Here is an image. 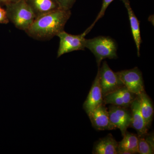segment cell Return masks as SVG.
Here are the masks:
<instances>
[{
	"label": "cell",
	"instance_id": "30bf717a",
	"mask_svg": "<svg viewBox=\"0 0 154 154\" xmlns=\"http://www.w3.org/2000/svg\"><path fill=\"white\" fill-rule=\"evenodd\" d=\"M103 104V95L99 82V73L98 71L87 99L83 104V108L88 115L96 107Z\"/></svg>",
	"mask_w": 154,
	"mask_h": 154
},
{
	"label": "cell",
	"instance_id": "ac0fdd59",
	"mask_svg": "<svg viewBox=\"0 0 154 154\" xmlns=\"http://www.w3.org/2000/svg\"><path fill=\"white\" fill-rule=\"evenodd\" d=\"M113 1H114V0H103V2H102L101 10H100V12H99V14L97 15V17H96V19L94 20V22H93V24H92L89 28H87L84 33H82L85 36H86V35L91 31V29L94 27V25H95L96 22H98L99 19H101V18L104 16L106 9H107V8H108L109 5H110Z\"/></svg>",
	"mask_w": 154,
	"mask_h": 154
},
{
	"label": "cell",
	"instance_id": "5bb4252c",
	"mask_svg": "<svg viewBox=\"0 0 154 154\" xmlns=\"http://www.w3.org/2000/svg\"><path fill=\"white\" fill-rule=\"evenodd\" d=\"M118 143L112 134L101 139L95 143L93 149L94 154H118Z\"/></svg>",
	"mask_w": 154,
	"mask_h": 154
},
{
	"label": "cell",
	"instance_id": "277c9868",
	"mask_svg": "<svg viewBox=\"0 0 154 154\" xmlns=\"http://www.w3.org/2000/svg\"><path fill=\"white\" fill-rule=\"evenodd\" d=\"M98 68L103 97L124 86L118 74L110 68L106 61L103 62L100 68Z\"/></svg>",
	"mask_w": 154,
	"mask_h": 154
},
{
	"label": "cell",
	"instance_id": "d6986e66",
	"mask_svg": "<svg viewBox=\"0 0 154 154\" xmlns=\"http://www.w3.org/2000/svg\"><path fill=\"white\" fill-rule=\"evenodd\" d=\"M60 9L70 10L76 0H57Z\"/></svg>",
	"mask_w": 154,
	"mask_h": 154
},
{
	"label": "cell",
	"instance_id": "6da1fadb",
	"mask_svg": "<svg viewBox=\"0 0 154 154\" xmlns=\"http://www.w3.org/2000/svg\"><path fill=\"white\" fill-rule=\"evenodd\" d=\"M71 16L70 10L60 9L50 12L35 19L25 33L36 40H49L64 30Z\"/></svg>",
	"mask_w": 154,
	"mask_h": 154
},
{
	"label": "cell",
	"instance_id": "ffe728a7",
	"mask_svg": "<svg viewBox=\"0 0 154 154\" xmlns=\"http://www.w3.org/2000/svg\"><path fill=\"white\" fill-rule=\"evenodd\" d=\"M9 22L5 9L0 6V24H7Z\"/></svg>",
	"mask_w": 154,
	"mask_h": 154
},
{
	"label": "cell",
	"instance_id": "52a82bcc",
	"mask_svg": "<svg viewBox=\"0 0 154 154\" xmlns=\"http://www.w3.org/2000/svg\"><path fill=\"white\" fill-rule=\"evenodd\" d=\"M110 122L116 128L121 131L124 136L131 122V112L127 107L112 105L108 110Z\"/></svg>",
	"mask_w": 154,
	"mask_h": 154
},
{
	"label": "cell",
	"instance_id": "9c48e42d",
	"mask_svg": "<svg viewBox=\"0 0 154 154\" xmlns=\"http://www.w3.org/2000/svg\"><path fill=\"white\" fill-rule=\"evenodd\" d=\"M94 128L99 131L116 129L110 122L109 113L105 104L99 105L88 115Z\"/></svg>",
	"mask_w": 154,
	"mask_h": 154
},
{
	"label": "cell",
	"instance_id": "2e32d148",
	"mask_svg": "<svg viewBox=\"0 0 154 154\" xmlns=\"http://www.w3.org/2000/svg\"><path fill=\"white\" fill-rule=\"evenodd\" d=\"M138 96L140 98L141 111L149 128L153 119V105L151 99L146 94L145 91Z\"/></svg>",
	"mask_w": 154,
	"mask_h": 154
},
{
	"label": "cell",
	"instance_id": "7402d4cb",
	"mask_svg": "<svg viewBox=\"0 0 154 154\" xmlns=\"http://www.w3.org/2000/svg\"><path fill=\"white\" fill-rule=\"evenodd\" d=\"M6 4L5 0H0V6L5 5Z\"/></svg>",
	"mask_w": 154,
	"mask_h": 154
},
{
	"label": "cell",
	"instance_id": "5b68a950",
	"mask_svg": "<svg viewBox=\"0 0 154 154\" xmlns=\"http://www.w3.org/2000/svg\"><path fill=\"white\" fill-rule=\"evenodd\" d=\"M57 36L60 39L57 58L65 54L76 51L85 50V48L86 38L83 33L80 35H72L63 30Z\"/></svg>",
	"mask_w": 154,
	"mask_h": 154
},
{
	"label": "cell",
	"instance_id": "3957f363",
	"mask_svg": "<svg viewBox=\"0 0 154 154\" xmlns=\"http://www.w3.org/2000/svg\"><path fill=\"white\" fill-rule=\"evenodd\" d=\"M85 47L94 54L98 67H100L103 60L117 58V44L114 39L109 36H99L86 39Z\"/></svg>",
	"mask_w": 154,
	"mask_h": 154
},
{
	"label": "cell",
	"instance_id": "8992f818",
	"mask_svg": "<svg viewBox=\"0 0 154 154\" xmlns=\"http://www.w3.org/2000/svg\"><path fill=\"white\" fill-rule=\"evenodd\" d=\"M123 85L130 91L138 96L144 92L141 72L137 67L117 72Z\"/></svg>",
	"mask_w": 154,
	"mask_h": 154
},
{
	"label": "cell",
	"instance_id": "9a60e30c",
	"mask_svg": "<svg viewBox=\"0 0 154 154\" xmlns=\"http://www.w3.org/2000/svg\"><path fill=\"white\" fill-rule=\"evenodd\" d=\"M123 138L118 143L119 154L138 153V137L126 131Z\"/></svg>",
	"mask_w": 154,
	"mask_h": 154
},
{
	"label": "cell",
	"instance_id": "7c38bea8",
	"mask_svg": "<svg viewBox=\"0 0 154 154\" xmlns=\"http://www.w3.org/2000/svg\"><path fill=\"white\" fill-rule=\"evenodd\" d=\"M33 11L35 19L60 9L57 0H24Z\"/></svg>",
	"mask_w": 154,
	"mask_h": 154
},
{
	"label": "cell",
	"instance_id": "7a4b0ae2",
	"mask_svg": "<svg viewBox=\"0 0 154 154\" xmlns=\"http://www.w3.org/2000/svg\"><path fill=\"white\" fill-rule=\"evenodd\" d=\"M5 6L9 22L19 30L26 31L35 19L33 11L24 0L8 3Z\"/></svg>",
	"mask_w": 154,
	"mask_h": 154
},
{
	"label": "cell",
	"instance_id": "8fae6325",
	"mask_svg": "<svg viewBox=\"0 0 154 154\" xmlns=\"http://www.w3.org/2000/svg\"><path fill=\"white\" fill-rule=\"evenodd\" d=\"M130 107L131 109V122L130 126L136 131L138 136H142L147 134L149 128L141 111L139 96H137Z\"/></svg>",
	"mask_w": 154,
	"mask_h": 154
},
{
	"label": "cell",
	"instance_id": "44dd1931",
	"mask_svg": "<svg viewBox=\"0 0 154 154\" xmlns=\"http://www.w3.org/2000/svg\"><path fill=\"white\" fill-rule=\"evenodd\" d=\"M5 1L6 3L8 4V3H9L16 2H18V1H20V0H5Z\"/></svg>",
	"mask_w": 154,
	"mask_h": 154
},
{
	"label": "cell",
	"instance_id": "4fadbf2b",
	"mask_svg": "<svg viewBox=\"0 0 154 154\" xmlns=\"http://www.w3.org/2000/svg\"><path fill=\"white\" fill-rule=\"evenodd\" d=\"M124 3L125 6L127 10L128 14L130 24L133 37L136 46L137 56H140V47L142 41L141 37L140 22L135 15L134 12L130 5L129 0H121Z\"/></svg>",
	"mask_w": 154,
	"mask_h": 154
},
{
	"label": "cell",
	"instance_id": "e0dca14e",
	"mask_svg": "<svg viewBox=\"0 0 154 154\" xmlns=\"http://www.w3.org/2000/svg\"><path fill=\"white\" fill-rule=\"evenodd\" d=\"M138 137V153L140 154H153L154 143L153 135H148L145 138Z\"/></svg>",
	"mask_w": 154,
	"mask_h": 154
},
{
	"label": "cell",
	"instance_id": "ba28073f",
	"mask_svg": "<svg viewBox=\"0 0 154 154\" xmlns=\"http://www.w3.org/2000/svg\"><path fill=\"white\" fill-rule=\"evenodd\" d=\"M137 96L124 86L104 96L103 102L105 105L110 104L128 108L130 107Z\"/></svg>",
	"mask_w": 154,
	"mask_h": 154
}]
</instances>
